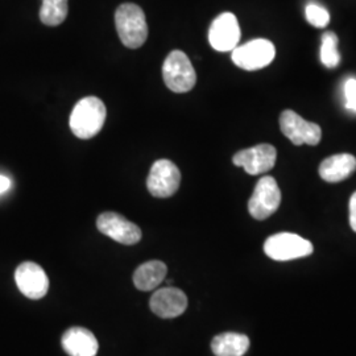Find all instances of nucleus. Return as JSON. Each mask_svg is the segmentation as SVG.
Segmentation results:
<instances>
[{
  "label": "nucleus",
  "instance_id": "obj_1",
  "mask_svg": "<svg viewBox=\"0 0 356 356\" xmlns=\"http://www.w3.org/2000/svg\"><path fill=\"white\" fill-rule=\"evenodd\" d=\"M107 116L104 103L97 97H86L76 102L70 115V129L76 138L88 140L102 131Z\"/></svg>",
  "mask_w": 356,
  "mask_h": 356
},
{
  "label": "nucleus",
  "instance_id": "obj_2",
  "mask_svg": "<svg viewBox=\"0 0 356 356\" xmlns=\"http://www.w3.org/2000/svg\"><path fill=\"white\" fill-rule=\"evenodd\" d=\"M115 26L120 41L129 49L143 47L148 38L144 11L134 3H124L115 13Z\"/></svg>",
  "mask_w": 356,
  "mask_h": 356
},
{
  "label": "nucleus",
  "instance_id": "obj_3",
  "mask_svg": "<svg viewBox=\"0 0 356 356\" xmlns=\"http://www.w3.org/2000/svg\"><path fill=\"white\" fill-rule=\"evenodd\" d=\"M163 76L168 89L182 94L197 83V73L189 57L181 51H170L163 65Z\"/></svg>",
  "mask_w": 356,
  "mask_h": 356
},
{
  "label": "nucleus",
  "instance_id": "obj_4",
  "mask_svg": "<svg viewBox=\"0 0 356 356\" xmlns=\"http://www.w3.org/2000/svg\"><path fill=\"white\" fill-rule=\"evenodd\" d=\"M313 244L300 235L280 232L269 236L264 243V252L276 261H289L313 254Z\"/></svg>",
  "mask_w": 356,
  "mask_h": 356
},
{
  "label": "nucleus",
  "instance_id": "obj_5",
  "mask_svg": "<svg viewBox=\"0 0 356 356\" xmlns=\"http://www.w3.org/2000/svg\"><path fill=\"white\" fill-rule=\"evenodd\" d=\"M275 45L266 38H256L232 51V63L243 70H259L275 60Z\"/></svg>",
  "mask_w": 356,
  "mask_h": 356
},
{
  "label": "nucleus",
  "instance_id": "obj_6",
  "mask_svg": "<svg viewBox=\"0 0 356 356\" xmlns=\"http://www.w3.org/2000/svg\"><path fill=\"white\" fill-rule=\"evenodd\" d=\"M281 204V191L276 179L270 176L260 178L248 201V211L254 219L264 220L277 211Z\"/></svg>",
  "mask_w": 356,
  "mask_h": 356
},
{
  "label": "nucleus",
  "instance_id": "obj_7",
  "mask_svg": "<svg viewBox=\"0 0 356 356\" xmlns=\"http://www.w3.org/2000/svg\"><path fill=\"white\" fill-rule=\"evenodd\" d=\"M181 184V172L170 160H157L147 178L148 191L156 198H169L177 193Z\"/></svg>",
  "mask_w": 356,
  "mask_h": 356
},
{
  "label": "nucleus",
  "instance_id": "obj_8",
  "mask_svg": "<svg viewBox=\"0 0 356 356\" xmlns=\"http://www.w3.org/2000/svg\"><path fill=\"white\" fill-rule=\"evenodd\" d=\"M280 128L294 145H317L322 138V129L318 124L307 122L292 110L281 113Z\"/></svg>",
  "mask_w": 356,
  "mask_h": 356
},
{
  "label": "nucleus",
  "instance_id": "obj_9",
  "mask_svg": "<svg viewBox=\"0 0 356 356\" xmlns=\"http://www.w3.org/2000/svg\"><path fill=\"white\" fill-rule=\"evenodd\" d=\"M97 227L103 235L120 244L134 245L140 242V227L118 213L108 211L101 214L97 219Z\"/></svg>",
  "mask_w": 356,
  "mask_h": 356
},
{
  "label": "nucleus",
  "instance_id": "obj_10",
  "mask_svg": "<svg viewBox=\"0 0 356 356\" xmlns=\"http://www.w3.org/2000/svg\"><path fill=\"white\" fill-rule=\"evenodd\" d=\"M276 159L277 151L273 145L259 144L252 148H247L235 153L232 157V163L234 165L242 166L248 175L257 176L273 169Z\"/></svg>",
  "mask_w": 356,
  "mask_h": 356
},
{
  "label": "nucleus",
  "instance_id": "obj_11",
  "mask_svg": "<svg viewBox=\"0 0 356 356\" xmlns=\"http://www.w3.org/2000/svg\"><path fill=\"white\" fill-rule=\"evenodd\" d=\"M241 41V26L234 13H220L209 29V42L218 51H234Z\"/></svg>",
  "mask_w": 356,
  "mask_h": 356
},
{
  "label": "nucleus",
  "instance_id": "obj_12",
  "mask_svg": "<svg viewBox=\"0 0 356 356\" xmlns=\"http://www.w3.org/2000/svg\"><path fill=\"white\" fill-rule=\"evenodd\" d=\"M19 291L31 300H40L49 291V279L45 270L36 263L26 261L15 272Z\"/></svg>",
  "mask_w": 356,
  "mask_h": 356
},
{
  "label": "nucleus",
  "instance_id": "obj_13",
  "mask_svg": "<svg viewBox=\"0 0 356 356\" xmlns=\"http://www.w3.org/2000/svg\"><path fill=\"white\" fill-rule=\"evenodd\" d=\"M149 306L160 318H176L188 309V297L178 288L166 286L153 293Z\"/></svg>",
  "mask_w": 356,
  "mask_h": 356
},
{
  "label": "nucleus",
  "instance_id": "obj_14",
  "mask_svg": "<svg viewBox=\"0 0 356 356\" xmlns=\"http://www.w3.org/2000/svg\"><path fill=\"white\" fill-rule=\"evenodd\" d=\"M61 343L69 356H95L99 348L95 335L85 327H70L65 331Z\"/></svg>",
  "mask_w": 356,
  "mask_h": 356
},
{
  "label": "nucleus",
  "instance_id": "obj_15",
  "mask_svg": "<svg viewBox=\"0 0 356 356\" xmlns=\"http://www.w3.org/2000/svg\"><path fill=\"white\" fill-rule=\"evenodd\" d=\"M356 170V157L350 153H339L327 157L319 165V176L330 184L351 177Z\"/></svg>",
  "mask_w": 356,
  "mask_h": 356
},
{
  "label": "nucleus",
  "instance_id": "obj_16",
  "mask_svg": "<svg viewBox=\"0 0 356 356\" xmlns=\"http://www.w3.org/2000/svg\"><path fill=\"white\" fill-rule=\"evenodd\" d=\"M168 268L160 260H151L141 264L134 273V284L143 292H151L165 280Z\"/></svg>",
  "mask_w": 356,
  "mask_h": 356
},
{
  "label": "nucleus",
  "instance_id": "obj_17",
  "mask_svg": "<svg viewBox=\"0 0 356 356\" xmlns=\"http://www.w3.org/2000/svg\"><path fill=\"white\" fill-rule=\"evenodd\" d=\"M250 348V338L239 332H223L211 342V351L216 356H243Z\"/></svg>",
  "mask_w": 356,
  "mask_h": 356
},
{
  "label": "nucleus",
  "instance_id": "obj_18",
  "mask_svg": "<svg viewBox=\"0 0 356 356\" xmlns=\"http://www.w3.org/2000/svg\"><path fill=\"white\" fill-rule=\"evenodd\" d=\"M67 11V0H42L40 8V20L45 26H60L64 23Z\"/></svg>",
  "mask_w": 356,
  "mask_h": 356
},
{
  "label": "nucleus",
  "instance_id": "obj_19",
  "mask_svg": "<svg viewBox=\"0 0 356 356\" xmlns=\"http://www.w3.org/2000/svg\"><path fill=\"white\" fill-rule=\"evenodd\" d=\"M321 61L329 69L337 67L341 63V54L338 51V36L334 32H325L322 35Z\"/></svg>",
  "mask_w": 356,
  "mask_h": 356
},
{
  "label": "nucleus",
  "instance_id": "obj_20",
  "mask_svg": "<svg viewBox=\"0 0 356 356\" xmlns=\"http://www.w3.org/2000/svg\"><path fill=\"white\" fill-rule=\"evenodd\" d=\"M305 17L309 24L317 28H325L330 22L329 11L317 3H309L306 6Z\"/></svg>",
  "mask_w": 356,
  "mask_h": 356
},
{
  "label": "nucleus",
  "instance_id": "obj_21",
  "mask_svg": "<svg viewBox=\"0 0 356 356\" xmlns=\"http://www.w3.org/2000/svg\"><path fill=\"white\" fill-rule=\"evenodd\" d=\"M344 98H346V108L356 113V79L350 78L344 83Z\"/></svg>",
  "mask_w": 356,
  "mask_h": 356
},
{
  "label": "nucleus",
  "instance_id": "obj_22",
  "mask_svg": "<svg viewBox=\"0 0 356 356\" xmlns=\"http://www.w3.org/2000/svg\"><path fill=\"white\" fill-rule=\"evenodd\" d=\"M350 226L356 232V191L350 200Z\"/></svg>",
  "mask_w": 356,
  "mask_h": 356
},
{
  "label": "nucleus",
  "instance_id": "obj_23",
  "mask_svg": "<svg viewBox=\"0 0 356 356\" xmlns=\"http://www.w3.org/2000/svg\"><path fill=\"white\" fill-rule=\"evenodd\" d=\"M10 186H11L10 178L6 177V176H0V194L8 191Z\"/></svg>",
  "mask_w": 356,
  "mask_h": 356
}]
</instances>
